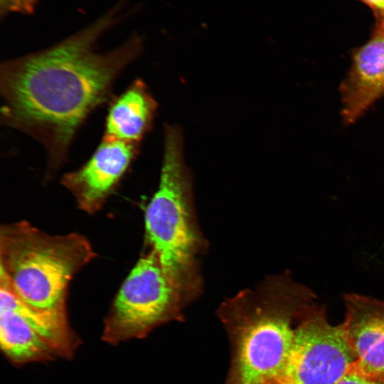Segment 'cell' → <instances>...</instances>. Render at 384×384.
Here are the masks:
<instances>
[{
    "label": "cell",
    "instance_id": "6da1fadb",
    "mask_svg": "<svg viewBox=\"0 0 384 384\" xmlns=\"http://www.w3.org/2000/svg\"><path fill=\"white\" fill-rule=\"evenodd\" d=\"M115 21L106 14L50 47L1 64V122L38 141L50 170L67 161L79 129L112 100L116 79L142 51L137 36L110 50L97 49Z\"/></svg>",
    "mask_w": 384,
    "mask_h": 384
},
{
    "label": "cell",
    "instance_id": "7a4b0ae2",
    "mask_svg": "<svg viewBox=\"0 0 384 384\" xmlns=\"http://www.w3.org/2000/svg\"><path fill=\"white\" fill-rule=\"evenodd\" d=\"M315 300L311 289L284 273L226 299L218 311L231 350L225 384H277L296 327Z\"/></svg>",
    "mask_w": 384,
    "mask_h": 384
},
{
    "label": "cell",
    "instance_id": "3957f363",
    "mask_svg": "<svg viewBox=\"0 0 384 384\" xmlns=\"http://www.w3.org/2000/svg\"><path fill=\"white\" fill-rule=\"evenodd\" d=\"M145 228L164 272L191 302L202 289L198 259L206 247L196 216L183 136L176 125L165 127L159 183L146 209Z\"/></svg>",
    "mask_w": 384,
    "mask_h": 384
},
{
    "label": "cell",
    "instance_id": "277c9868",
    "mask_svg": "<svg viewBox=\"0 0 384 384\" xmlns=\"http://www.w3.org/2000/svg\"><path fill=\"white\" fill-rule=\"evenodd\" d=\"M96 257L83 235H50L22 220L0 229V279L26 304L66 314L69 283Z\"/></svg>",
    "mask_w": 384,
    "mask_h": 384
},
{
    "label": "cell",
    "instance_id": "5b68a950",
    "mask_svg": "<svg viewBox=\"0 0 384 384\" xmlns=\"http://www.w3.org/2000/svg\"><path fill=\"white\" fill-rule=\"evenodd\" d=\"M188 303L151 249L138 260L122 284L105 319L102 339L117 344L144 338L163 324L181 320Z\"/></svg>",
    "mask_w": 384,
    "mask_h": 384
},
{
    "label": "cell",
    "instance_id": "8992f818",
    "mask_svg": "<svg viewBox=\"0 0 384 384\" xmlns=\"http://www.w3.org/2000/svg\"><path fill=\"white\" fill-rule=\"evenodd\" d=\"M342 324L333 325L316 304L302 317L277 384H335L354 367Z\"/></svg>",
    "mask_w": 384,
    "mask_h": 384
},
{
    "label": "cell",
    "instance_id": "52a82bcc",
    "mask_svg": "<svg viewBox=\"0 0 384 384\" xmlns=\"http://www.w3.org/2000/svg\"><path fill=\"white\" fill-rule=\"evenodd\" d=\"M140 144L102 139L91 157L79 169L64 174L61 183L78 208L99 210L137 156Z\"/></svg>",
    "mask_w": 384,
    "mask_h": 384
},
{
    "label": "cell",
    "instance_id": "ba28073f",
    "mask_svg": "<svg viewBox=\"0 0 384 384\" xmlns=\"http://www.w3.org/2000/svg\"><path fill=\"white\" fill-rule=\"evenodd\" d=\"M341 324L353 355L354 369L384 381V301L356 293L343 297Z\"/></svg>",
    "mask_w": 384,
    "mask_h": 384
},
{
    "label": "cell",
    "instance_id": "9c48e42d",
    "mask_svg": "<svg viewBox=\"0 0 384 384\" xmlns=\"http://www.w3.org/2000/svg\"><path fill=\"white\" fill-rule=\"evenodd\" d=\"M340 90L341 115L347 124L354 122L384 97V16H379L370 40L353 53Z\"/></svg>",
    "mask_w": 384,
    "mask_h": 384
},
{
    "label": "cell",
    "instance_id": "30bf717a",
    "mask_svg": "<svg viewBox=\"0 0 384 384\" xmlns=\"http://www.w3.org/2000/svg\"><path fill=\"white\" fill-rule=\"evenodd\" d=\"M156 110L146 85L136 79L110 102L102 139L140 144L152 127Z\"/></svg>",
    "mask_w": 384,
    "mask_h": 384
},
{
    "label": "cell",
    "instance_id": "8fae6325",
    "mask_svg": "<svg viewBox=\"0 0 384 384\" xmlns=\"http://www.w3.org/2000/svg\"><path fill=\"white\" fill-rule=\"evenodd\" d=\"M0 309L21 314L47 341L58 357L70 358L80 341L71 330L67 314L36 309L24 302L4 280L0 279Z\"/></svg>",
    "mask_w": 384,
    "mask_h": 384
},
{
    "label": "cell",
    "instance_id": "7c38bea8",
    "mask_svg": "<svg viewBox=\"0 0 384 384\" xmlns=\"http://www.w3.org/2000/svg\"><path fill=\"white\" fill-rule=\"evenodd\" d=\"M0 343L5 356L18 365L58 357L23 316L9 309H0Z\"/></svg>",
    "mask_w": 384,
    "mask_h": 384
},
{
    "label": "cell",
    "instance_id": "4fadbf2b",
    "mask_svg": "<svg viewBox=\"0 0 384 384\" xmlns=\"http://www.w3.org/2000/svg\"><path fill=\"white\" fill-rule=\"evenodd\" d=\"M38 0H0L1 14L9 13L31 14Z\"/></svg>",
    "mask_w": 384,
    "mask_h": 384
},
{
    "label": "cell",
    "instance_id": "5bb4252c",
    "mask_svg": "<svg viewBox=\"0 0 384 384\" xmlns=\"http://www.w3.org/2000/svg\"><path fill=\"white\" fill-rule=\"evenodd\" d=\"M335 384H384V381L368 377L353 368Z\"/></svg>",
    "mask_w": 384,
    "mask_h": 384
},
{
    "label": "cell",
    "instance_id": "9a60e30c",
    "mask_svg": "<svg viewBox=\"0 0 384 384\" xmlns=\"http://www.w3.org/2000/svg\"><path fill=\"white\" fill-rule=\"evenodd\" d=\"M372 9L375 10L378 16H384V0H361Z\"/></svg>",
    "mask_w": 384,
    "mask_h": 384
}]
</instances>
